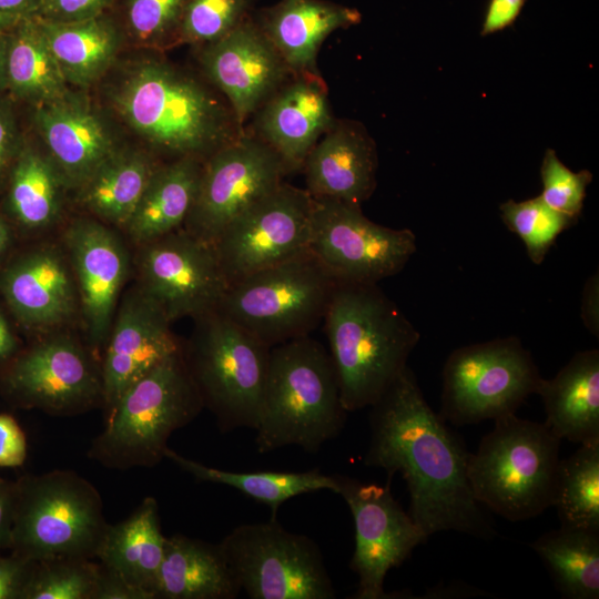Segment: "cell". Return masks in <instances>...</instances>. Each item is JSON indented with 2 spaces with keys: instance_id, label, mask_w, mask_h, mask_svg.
<instances>
[{
  "instance_id": "6da1fadb",
  "label": "cell",
  "mask_w": 599,
  "mask_h": 599,
  "mask_svg": "<svg viewBox=\"0 0 599 599\" xmlns=\"http://www.w3.org/2000/svg\"><path fill=\"white\" fill-rule=\"evenodd\" d=\"M369 428L364 464L384 469L389 480L402 475L408 514L427 537L440 531L496 537L471 493L465 443L428 405L409 366L370 406Z\"/></svg>"
},
{
  "instance_id": "7a4b0ae2",
  "label": "cell",
  "mask_w": 599,
  "mask_h": 599,
  "mask_svg": "<svg viewBox=\"0 0 599 599\" xmlns=\"http://www.w3.org/2000/svg\"><path fill=\"white\" fill-rule=\"evenodd\" d=\"M323 324L347 412L376 403L420 338L378 284L337 282Z\"/></svg>"
},
{
  "instance_id": "3957f363",
  "label": "cell",
  "mask_w": 599,
  "mask_h": 599,
  "mask_svg": "<svg viewBox=\"0 0 599 599\" xmlns=\"http://www.w3.org/2000/svg\"><path fill=\"white\" fill-rule=\"evenodd\" d=\"M106 97L118 116L159 151L207 154L237 139L223 104L173 65L146 58L128 64Z\"/></svg>"
},
{
  "instance_id": "277c9868",
  "label": "cell",
  "mask_w": 599,
  "mask_h": 599,
  "mask_svg": "<svg viewBox=\"0 0 599 599\" xmlns=\"http://www.w3.org/2000/svg\"><path fill=\"white\" fill-rule=\"evenodd\" d=\"M328 351L309 335L271 347L255 444L261 454L285 446L316 453L345 426Z\"/></svg>"
},
{
  "instance_id": "5b68a950",
  "label": "cell",
  "mask_w": 599,
  "mask_h": 599,
  "mask_svg": "<svg viewBox=\"0 0 599 599\" xmlns=\"http://www.w3.org/2000/svg\"><path fill=\"white\" fill-rule=\"evenodd\" d=\"M494 422L468 456L474 498L509 521L537 517L552 507L560 439L545 424L516 414Z\"/></svg>"
},
{
  "instance_id": "8992f818",
  "label": "cell",
  "mask_w": 599,
  "mask_h": 599,
  "mask_svg": "<svg viewBox=\"0 0 599 599\" xmlns=\"http://www.w3.org/2000/svg\"><path fill=\"white\" fill-rule=\"evenodd\" d=\"M203 408L181 349L122 393L89 456L113 469L153 467L164 458L170 436Z\"/></svg>"
},
{
  "instance_id": "52a82bcc",
  "label": "cell",
  "mask_w": 599,
  "mask_h": 599,
  "mask_svg": "<svg viewBox=\"0 0 599 599\" xmlns=\"http://www.w3.org/2000/svg\"><path fill=\"white\" fill-rule=\"evenodd\" d=\"M108 525L99 491L74 471L30 475L16 484L10 549L18 557L95 559Z\"/></svg>"
},
{
  "instance_id": "ba28073f",
  "label": "cell",
  "mask_w": 599,
  "mask_h": 599,
  "mask_svg": "<svg viewBox=\"0 0 599 599\" xmlns=\"http://www.w3.org/2000/svg\"><path fill=\"white\" fill-rule=\"evenodd\" d=\"M194 322L182 353L203 406L214 414L224 433L242 427L255 429L271 347L217 308Z\"/></svg>"
},
{
  "instance_id": "9c48e42d",
  "label": "cell",
  "mask_w": 599,
  "mask_h": 599,
  "mask_svg": "<svg viewBox=\"0 0 599 599\" xmlns=\"http://www.w3.org/2000/svg\"><path fill=\"white\" fill-rule=\"evenodd\" d=\"M336 284L306 251L230 284L217 309L273 347L316 329Z\"/></svg>"
},
{
  "instance_id": "30bf717a",
  "label": "cell",
  "mask_w": 599,
  "mask_h": 599,
  "mask_svg": "<svg viewBox=\"0 0 599 599\" xmlns=\"http://www.w3.org/2000/svg\"><path fill=\"white\" fill-rule=\"evenodd\" d=\"M541 379L530 352L516 336L458 347L444 365L439 415L466 426L516 414Z\"/></svg>"
},
{
  "instance_id": "8fae6325",
  "label": "cell",
  "mask_w": 599,
  "mask_h": 599,
  "mask_svg": "<svg viewBox=\"0 0 599 599\" xmlns=\"http://www.w3.org/2000/svg\"><path fill=\"white\" fill-rule=\"evenodd\" d=\"M241 590L252 599H334L317 544L271 518L243 524L219 542Z\"/></svg>"
},
{
  "instance_id": "7c38bea8",
  "label": "cell",
  "mask_w": 599,
  "mask_h": 599,
  "mask_svg": "<svg viewBox=\"0 0 599 599\" xmlns=\"http://www.w3.org/2000/svg\"><path fill=\"white\" fill-rule=\"evenodd\" d=\"M308 251L338 283L378 284L403 271L417 243L409 229L377 224L361 206L313 199Z\"/></svg>"
},
{
  "instance_id": "4fadbf2b",
  "label": "cell",
  "mask_w": 599,
  "mask_h": 599,
  "mask_svg": "<svg viewBox=\"0 0 599 599\" xmlns=\"http://www.w3.org/2000/svg\"><path fill=\"white\" fill-rule=\"evenodd\" d=\"M138 287L172 323L217 308L229 282L215 248L185 229L140 244Z\"/></svg>"
},
{
  "instance_id": "5bb4252c",
  "label": "cell",
  "mask_w": 599,
  "mask_h": 599,
  "mask_svg": "<svg viewBox=\"0 0 599 599\" xmlns=\"http://www.w3.org/2000/svg\"><path fill=\"white\" fill-rule=\"evenodd\" d=\"M313 197L282 183L213 242L229 285L308 251Z\"/></svg>"
},
{
  "instance_id": "9a60e30c",
  "label": "cell",
  "mask_w": 599,
  "mask_h": 599,
  "mask_svg": "<svg viewBox=\"0 0 599 599\" xmlns=\"http://www.w3.org/2000/svg\"><path fill=\"white\" fill-rule=\"evenodd\" d=\"M286 167L264 142L241 135L203 163L184 229L213 244L237 216L276 190Z\"/></svg>"
},
{
  "instance_id": "2e32d148",
  "label": "cell",
  "mask_w": 599,
  "mask_h": 599,
  "mask_svg": "<svg viewBox=\"0 0 599 599\" xmlns=\"http://www.w3.org/2000/svg\"><path fill=\"white\" fill-rule=\"evenodd\" d=\"M336 494L348 505L355 526V549L349 568L357 575L354 599H387V572L400 566L428 537L393 497L389 486L365 484L334 475Z\"/></svg>"
},
{
  "instance_id": "e0dca14e",
  "label": "cell",
  "mask_w": 599,
  "mask_h": 599,
  "mask_svg": "<svg viewBox=\"0 0 599 599\" xmlns=\"http://www.w3.org/2000/svg\"><path fill=\"white\" fill-rule=\"evenodd\" d=\"M4 385L21 405L69 416L103 403L101 365L75 338L48 336L9 366Z\"/></svg>"
},
{
  "instance_id": "ac0fdd59",
  "label": "cell",
  "mask_w": 599,
  "mask_h": 599,
  "mask_svg": "<svg viewBox=\"0 0 599 599\" xmlns=\"http://www.w3.org/2000/svg\"><path fill=\"white\" fill-rule=\"evenodd\" d=\"M64 243L88 338L93 347H100L108 341L129 273V253L114 231L93 219L74 220L64 233Z\"/></svg>"
},
{
  "instance_id": "d6986e66",
  "label": "cell",
  "mask_w": 599,
  "mask_h": 599,
  "mask_svg": "<svg viewBox=\"0 0 599 599\" xmlns=\"http://www.w3.org/2000/svg\"><path fill=\"white\" fill-rule=\"evenodd\" d=\"M202 48L203 70L230 101L238 124L277 91L290 70L260 26L248 18Z\"/></svg>"
},
{
  "instance_id": "ffe728a7",
  "label": "cell",
  "mask_w": 599,
  "mask_h": 599,
  "mask_svg": "<svg viewBox=\"0 0 599 599\" xmlns=\"http://www.w3.org/2000/svg\"><path fill=\"white\" fill-rule=\"evenodd\" d=\"M170 324L139 287L124 296L115 312L101 363L103 404L108 412L129 386L182 349Z\"/></svg>"
},
{
  "instance_id": "44dd1931",
  "label": "cell",
  "mask_w": 599,
  "mask_h": 599,
  "mask_svg": "<svg viewBox=\"0 0 599 599\" xmlns=\"http://www.w3.org/2000/svg\"><path fill=\"white\" fill-rule=\"evenodd\" d=\"M32 120L69 187L78 190L120 148L102 116L72 93L33 106Z\"/></svg>"
},
{
  "instance_id": "7402d4cb",
  "label": "cell",
  "mask_w": 599,
  "mask_h": 599,
  "mask_svg": "<svg viewBox=\"0 0 599 599\" xmlns=\"http://www.w3.org/2000/svg\"><path fill=\"white\" fill-rule=\"evenodd\" d=\"M1 288L16 316L32 329L50 331L65 323L79 302L68 262L52 245L12 262L1 277Z\"/></svg>"
},
{
  "instance_id": "603a6c76",
  "label": "cell",
  "mask_w": 599,
  "mask_h": 599,
  "mask_svg": "<svg viewBox=\"0 0 599 599\" xmlns=\"http://www.w3.org/2000/svg\"><path fill=\"white\" fill-rule=\"evenodd\" d=\"M303 169L313 199L361 206L376 186V149L362 126L333 124L309 151Z\"/></svg>"
},
{
  "instance_id": "cb8c5ba5",
  "label": "cell",
  "mask_w": 599,
  "mask_h": 599,
  "mask_svg": "<svg viewBox=\"0 0 599 599\" xmlns=\"http://www.w3.org/2000/svg\"><path fill=\"white\" fill-rule=\"evenodd\" d=\"M273 93L258 118V130L286 170L303 167L318 141L333 126L326 87L316 73H297Z\"/></svg>"
},
{
  "instance_id": "d4e9b609",
  "label": "cell",
  "mask_w": 599,
  "mask_h": 599,
  "mask_svg": "<svg viewBox=\"0 0 599 599\" xmlns=\"http://www.w3.org/2000/svg\"><path fill=\"white\" fill-rule=\"evenodd\" d=\"M361 12L326 0H281L264 9L257 24L287 68L296 73H316V57L334 31L359 23Z\"/></svg>"
},
{
  "instance_id": "484cf974",
  "label": "cell",
  "mask_w": 599,
  "mask_h": 599,
  "mask_svg": "<svg viewBox=\"0 0 599 599\" xmlns=\"http://www.w3.org/2000/svg\"><path fill=\"white\" fill-rule=\"evenodd\" d=\"M546 412L544 423L559 439L576 444L599 440V351L575 353L551 379L537 389Z\"/></svg>"
},
{
  "instance_id": "4316f807",
  "label": "cell",
  "mask_w": 599,
  "mask_h": 599,
  "mask_svg": "<svg viewBox=\"0 0 599 599\" xmlns=\"http://www.w3.org/2000/svg\"><path fill=\"white\" fill-rule=\"evenodd\" d=\"M240 592L220 544L180 534L166 537L154 599H234Z\"/></svg>"
},
{
  "instance_id": "83f0119b",
  "label": "cell",
  "mask_w": 599,
  "mask_h": 599,
  "mask_svg": "<svg viewBox=\"0 0 599 599\" xmlns=\"http://www.w3.org/2000/svg\"><path fill=\"white\" fill-rule=\"evenodd\" d=\"M203 164L184 156L153 172L131 217L123 229L140 244L184 226L194 205Z\"/></svg>"
},
{
  "instance_id": "f1b7e54d",
  "label": "cell",
  "mask_w": 599,
  "mask_h": 599,
  "mask_svg": "<svg viewBox=\"0 0 599 599\" xmlns=\"http://www.w3.org/2000/svg\"><path fill=\"white\" fill-rule=\"evenodd\" d=\"M165 539L161 531L158 501L145 497L130 517L108 525L95 559L154 599Z\"/></svg>"
},
{
  "instance_id": "f546056e",
  "label": "cell",
  "mask_w": 599,
  "mask_h": 599,
  "mask_svg": "<svg viewBox=\"0 0 599 599\" xmlns=\"http://www.w3.org/2000/svg\"><path fill=\"white\" fill-rule=\"evenodd\" d=\"M37 18L69 85L88 88L114 63L121 35L110 18L100 14L71 22Z\"/></svg>"
},
{
  "instance_id": "4dcf8cb0",
  "label": "cell",
  "mask_w": 599,
  "mask_h": 599,
  "mask_svg": "<svg viewBox=\"0 0 599 599\" xmlns=\"http://www.w3.org/2000/svg\"><path fill=\"white\" fill-rule=\"evenodd\" d=\"M7 93L32 106L60 101L72 93L37 16L22 18L8 31Z\"/></svg>"
},
{
  "instance_id": "1f68e13d",
  "label": "cell",
  "mask_w": 599,
  "mask_h": 599,
  "mask_svg": "<svg viewBox=\"0 0 599 599\" xmlns=\"http://www.w3.org/2000/svg\"><path fill=\"white\" fill-rule=\"evenodd\" d=\"M156 167L144 151L119 148L78 189L79 201L101 221L124 227Z\"/></svg>"
},
{
  "instance_id": "d6a6232c",
  "label": "cell",
  "mask_w": 599,
  "mask_h": 599,
  "mask_svg": "<svg viewBox=\"0 0 599 599\" xmlns=\"http://www.w3.org/2000/svg\"><path fill=\"white\" fill-rule=\"evenodd\" d=\"M530 547L567 599L599 598V530L560 526Z\"/></svg>"
},
{
  "instance_id": "836d02e7",
  "label": "cell",
  "mask_w": 599,
  "mask_h": 599,
  "mask_svg": "<svg viewBox=\"0 0 599 599\" xmlns=\"http://www.w3.org/2000/svg\"><path fill=\"white\" fill-rule=\"evenodd\" d=\"M164 458L200 481L233 487L268 506L272 510V518H275L276 511L283 502L295 496L324 489L335 493L337 488L335 476L322 474L318 469L308 471L224 470L189 459L169 447Z\"/></svg>"
},
{
  "instance_id": "e575fe53",
  "label": "cell",
  "mask_w": 599,
  "mask_h": 599,
  "mask_svg": "<svg viewBox=\"0 0 599 599\" xmlns=\"http://www.w3.org/2000/svg\"><path fill=\"white\" fill-rule=\"evenodd\" d=\"M8 182V205L21 225L39 230L55 222L65 184L48 154L24 142Z\"/></svg>"
},
{
  "instance_id": "d590c367",
  "label": "cell",
  "mask_w": 599,
  "mask_h": 599,
  "mask_svg": "<svg viewBox=\"0 0 599 599\" xmlns=\"http://www.w3.org/2000/svg\"><path fill=\"white\" fill-rule=\"evenodd\" d=\"M552 507L561 526L599 530V440L560 459Z\"/></svg>"
},
{
  "instance_id": "8d00e7d4",
  "label": "cell",
  "mask_w": 599,
  "mask_h": 599,
  "mask_svg": "<svg viewBox=\"0 0 599 599\" xmlns=\"http://www.w3.org/2000/svg\"><path fill=\"white\" fill-rule=\"evenodd\" d=\"M499 211L507 229L521 240L529 260L536 265L544 262L558 236L578 222L552 210L539 196L508 200L500 204Z\"/></svg>"
},
{
  "instance_id": "74e56055",
  "label": "cell",
  "mask_w": 599,
  "mask_h": 599,
  "mask_svg": "<svg viewBox=\"0 0 599 599\" xmlns=\"http://www.w3.org/2000/svg\"><path fill=\"white\" fill-rule=\"evenodd\" d=\"M100 562L62 557L34 562L23 599H92Z\"/></svg>"
},
{
  "instance_id": "f35d334b",
  "label": "cell",
  "mask_w": 599,
  "mask_h": 599,
  "mask_svg": "<svg viewBox=\"0 0 599 599\" xmlns=\"http://www.w3.org/2000/svg\"><path fill=\"white\" fill-rule=\"evenodd\" d=\"M252 0H187L177 30L182 42L211 43L247 18Z\"/></svg>"
},
{
  "instance_id": "ab89813d",
  "label": "cell",
  "mask_w": 599,
  "mask_h": 599,
  "mask_svg": "<svg viewBox=\"0 0 599 599\" xmlns=\"http://www.w3.org/2000/svg\"><path fill=\"white\" fill-rule=\"evenodd\" d=\"M187 0H126L124 21L133 42L155 47L177 34Z\"/></svg>"
},
{
  "instance_id": "60d3db41",
  "label": "cell",
  "mask_w": 599,
  "mask_h": 599,
  "mask_svg": "<svg viewBox=\"0 0 599 599\" xmlns=\"http://www.w3.org/2000/svg\"><path fill=\"white\" fill-rule=\"evenodd\" d=\"M540 177L542 191L538 196L552 210L578 220L592 173L588 170L571 171L552 149H547L540 165Z\"/></svg>"
},
{
  "instance_id": "b9f144b4",
  "label": "cell",
  "mask_w": 599,
  "mask_h": 599,
  "mask_svg": "<svg viewBox=\"0 0 599 599\" xmlns=\"http://www.w3.org/2000/svg\"><path fill=\"white\" fill-rule=\"evenodd\" d=\"M23 139L12 105V99L0 97V184L9 173L23 146Z\"/></svg>"
},
{
  "instance_id": "7bdbcfd3",
  "label": "cell",
  "mask_w": 599,
  "mask_h": 599,
  "mask_svg": "<svg viewBox=\"0 0 599 599\" xmlns=\"http://www.w3.org/2000/svg\"><path fill=\"white\" fill-rule=\"evenodd\" d=\"M111 0H40L38 17L58 22L79 21L102 14Z\"/></svg>"
},
{
  "instance_id": "ee69618b",
  "label": "cell",
  "mask_w": 599,
  "mask_h": 599,
  "mask_svg": "<svg viewBox=\"0 0 599 599\" xmlns=\"http://www.w3.org/2000/svg\"><path fill=\"white\" fill-rule=\"evenodd\" d=\"M33 566L13 554L0 556V599H23Z\"/></svg>"
},
{
  "instance_id": "f6af8a7d",
  "label": "cell",
  "mask_w": 599,
  "mask_h": 599,
  "mask_svg": "<svg viewBox=\"0 0 599 599\" xmlns=\"http://www.w3.org/2000/svg\"><path fill=\"white\" fill-rule=\"evenodd\" d=\"M27 440L16 419L0 414V467H17L24 463Z\"/></svg>"
},
{
  "instance_id": "bcb514c9",
  "label": "cell",
  "mask_w": 599,
  "mask_h": 599,
  "mask_svg": "<svg viewBox=\"0 0 599 599\" xmlns=\"http://www.w3.org/2000/svg\"><path fill=\"white\" fill-rule=\"evenodd\" d=\"M92 599H153L144 589L132 585L114 570L100 564Z\"/></svg>"
},
{
  "instance_id": "7dc6e473",
  "label": "cell",
  "mask_w": 599,
  "mask_h": 599,
  "mask_svg": "<svg viewBox=\"0 0 599 599\" xmlns=\"http://www.w3.org/2000/svg\"><path fill=\"white\" fill-rule=\"evenodd\" d=\"M526 0H489L485 10L480 34L483 37L502 31L519 17Z\"/></svg>"
},
{
  "instance_id": "c3c4849f",
  "label": "cell",
  "mask_w": 599,
  "mask_h": 599,
  "mask_svg": "<svg viewBox=\"0 0 599 599\" xmlns=\"http://www.w3.org/2000/svg\"><path fill=\"white\" fill-rule=\"evenodd\" d=\"M581 319L585 327L598 338L599 336V274L593 273L586 281L581 296Z\"/></svg>"
},
{
  "instance_id": "681fc988",
  "label": "cell",
  "mask_w": 599,
  "mask_h": 599,
  "mask_svg": "<svg viewBox=\"0 0 599 599\" xmlns=\"http://www.w3.org/2000/svg\"><path fill=\"white\" fill-rule=\"evenodd\" d=\"M16 484L0 478V550L11 547Z\"/></svg>"
},
{
  "instance_id": "f907efd6",
  "label": "cell",
  "mask_w": 599,
  "mask_h": 599,
  "mask_svg": "<svg viewBox=\"0 0 599 599\" xmlns=\"http://www.w3.org/2000/svg\"><path fill=\"white\" fill-rule=\"evenodd\" d=\"M40 0H0V13L18 18L34 17L39 13Z\"/></svg>"
},
{
  "instance_id": "816d5d0a",
  "label": "cell",
  "mask_w": 599,
  "mask_h": 599,
  "mask_svg": "<svg viewBox=\"0 0 599 599\" xmlns=\"http://www.w3.org/2000/svg\"><path fill=\"white\" fill-rule=\"evenodd\" d=\"M486 596L487 593L480 589L470 587L468 585H450V586H436L430 588L423 598H460L470 596Z\"/></svg>"
},
{
  "instance_id": "f5cc1de1",
  "label": "cell",
  "mask_w": 599,
  "mask_h": 599,
  "mask_svg": "<svg viewBox=\"0 0 599 599\" xmlns=\"http://www.w3.org/2000/svg\"><path fill=\"white\" fill-rule=\"evenodd\" d=\"M16 348V339L0 313V362L8 359L14 353Z\"/></svg>"
},
{
  "instance_id": "db71d44e",
  "label": "cell",
  "mask_w": 599,
  "mask_h": 599,
  "mask_svg": "<svg viewBox=\"0 0 599 599\" xmlns=\"http://www.w3.org/2000/svg\"><path fill=\"white\" fill-rule=\"evenodd\" d=\"M8 32L0 34V97L7 92Z\"/></svg>"
},
{
  "instance_id": "11a10c76",
  "label": "cell",
  "mask_w": 599,
  "mask_h": 599,
  "mask_svg": "<svg viewBox=\"0 0 599 599\" xmlns=\"http://www.w3.org/2000/svg\"><path fill=\"white\" fill-rule=\"evenodd\" d=\"M22 18L0 13V34L8 32Z\"/></svg>"
},
{
  "instance_id": "9f6ffc18",
  "label": "cell",
  "mask_w": 599,
  "mask_h": 599,
  "mask_svg": "<svg viewBox=\"0 0 599 599\" xmlns=\"http://www.w3.org/2000/svg\"><path fill=\"white\" fill-rule=\"evenodd\" d=\"M9 242V229L6 222L0 216V256L7 248Z\"/></svg>"
}]
</instances>
